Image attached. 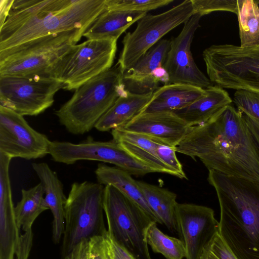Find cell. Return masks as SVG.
<instances>
[{
	"label": "cell",
	"mask_w": 259,
	"mask_h": 259,
	"mask_svg": "<svg viewBox=\"0 0 259 259\" xmlns=\"http://www.w3.org/2000/svg\"><path fill=\"white\" fill-rule=\"evenodd\" d=\"M126 91L122 73L116 64L75 90L72 97L55 113L69 133L83 135L95 127Z\"/></svg>",
	"instance_id": "3957f363"
},
{
	"label": "cell",
	"mask_w": 259,
	"mask_h": 259,
	"mask_svg": "<svg viewBox=\"0 0 259 259\" xmlns=\"http://www.w3.org/2000/svg\"><path fill=\"white\" fill-rule=\"evenodd\" d=\"M177 216L186 250V259H200L203 249L219 230L213 210L203 205L178 203Z\"/></svg>",
	"instance_id": "9a60e30c"
},
{
	"label": "cell",
	"mask_w": 259,
	"mask_h": 259,
	"mask_svg": "<svg viewBox=\"0 0 259 259\" xmlns=\"http://www.w3.org/2000/svg\"><path fill=\"white\" fill-rule=\"evenodd\" d=\"M106 9V0H50L12 35L0 51L48 34L74 29L86 31Z\"/></svg>",
	"instance_id": "277c9868"
},
{
	"label": "cell",
	"mask_w": 259,
	"mask_h": 259,
	"mask_svg": "<svg viewBox=\"0 0 259 259\" xmlns=\"http://www.w3.org/2000/svg\"><path fill=\"white\" fill-rule=\"evenodd\" d=\"M195 14L191 0H186L162 13L146 14L138 22L136 29L128 32L116 64L122 74L155 45L165 34L185 23Z\"/></svg>",
	"instance_id": "30bf717a"
},
{
	"label": "cell",
	"mask_w": 259,
	"mask_h": 259,
	"mask_svg": "<svg viewBox=\"0 0 259 259\" xmlns=\"http://www.w3.org/2000/svg\"><path fill=\"white\" fill-rule=\"evenodd\" d=\"M95 173L98 183L113 186L136 202L154 222L160 224L149 206L138 181L132 175L116 166L104 163L98 165Z\"/></svg>",
	"instance_id": "cb8c5ba5"
},
{
	"label": "cell",
	"mask_w": 259,
	"mask_h": 259,
	"mask_svg": "<svg viewBox=\"0 0 259 259\" xmlns=\"http://www.w3.org/2000/svg\"><path fill=\"white\" fill-rule=\"evenodd\" d=\"M192 127L172 112H142L120 128L154 138L176 148Z\"/></svg>",
	"instance_id": "e0dca14e"
},
{
	"label": "cell",
	"mask_w": 259,
	"mask_h": 259,
	"mask_svg": "<svg viewBox=\"0 0 259 259\" xmlns=\"http://www.w3.org/2000/svg\"><path fill=\"white\" fill-rule=\"evenodd\" d=\"M202 56L211 82L223 89L259 93V42L248 47L214 45Z\"/></svg>",
	"instance_id": "ba28073f"
},
{
	"label": "cell",
	"mask_w": 259,
	"mask_h": 259,
	"mask_svg": "<svg viewBox=\"0 0 259 259\" xmlns=\"http://www.w3.org/2000/svg\"><path fill=\"white\" fill-rule=\"evenodd\" d=\"M64 84L47 76H0V105L22 116H36L50 107Z\"/></svg>",
	"instance_id": "8fae6325"
},
{
	"label": "cell",
	"mask_w": 259,
	"mask_h": 259,
	"mask_svg": "<svg viewBox=\"0 0 259 259\" xmlns=\"http://www.w3.org/2000/svg\"><path fill=\"white\" fill-rule=\"evenodd\" d=\"M156 152L159 158L176 172L178 178L187 179L183 166L176 156L175 148L159 144Z\"/></svg>",
	"instance_id": "836d02e7"
},
{
	"label": "cell",
	"mask_w": 259,
	"mask_h": 259,
	"mask_svg": "<svg viewBox=\"0 0 259 259\" xmlns=\"http://www.w3.org/2000/svg\"><path fill=\"white\" fill-rule=\"evenodd\" d=\"M200 259H238L218 232L205 246Z\"/></svg>",
	"instance_id": "d6a6232c"
},
{
	"label": "cell",
	"mask_w": 259,
	"mask_h": 259,
	"mask_svg": "<svg viewBox=\"0 0 259 259\" xmlns=\"http://www.w3.org/2000/svg\"><path fill=\"white\" fill-rule=\"evenodd\" d=\"M208 171L220 205V235L238 259H259V181Z\"/></svg>",
	"instance_id": "7a4b0ae2"
},
{
	"label": "cell",
	"mask_w": 259,
	"mask_h": 259,
	"mask_svg": "<svg viewBox=\"0 0 259 259\" xmlns=\"http://www.w3.org/2000/svg\"><path fill=\"white\" fill-rule=\"evenodd\" d=\"M106 235L113 259H136L132 254L112 239L109 235L108 232Z\"/></svg>",
	"instance_id": "8d00e7d4"
},
{
	"label": "cell",
	"mask_w": 259,
	"mask_h": 259,
	"mask_svg": "<svg viewBox=\"0 0 259 259\" xmlns=\"http://www.w3.org/2000/svg\"><path fill=\"white\" fill-rule=\"evenodd\" d=\"M49 154L54 161L67 165L79 160L98 161L114 164L136 176L152 172L113 140L96 141L88 137L77 144L51 141Z\"/></svg>",
	"instance_id": "7c38bea8"
},
{
	"label": "cell",
	"mask_w": 259,
	"mask_h": 259,
	"mask_svg": "<svg viewBox=\"0 0 259 259\" xmlns=\"http://www.w3.org/2000/svg\"><path fill=\"white\" fill-rule=\"evenodd\" d=\"M240 46L248 47L259 42V8L253 0H237Z\"/></svg>",
	"instance_id": "83f0119b"
},
{
	"label": "cell",
	"mask_w": 259,
	"mask_h": 259,
	"mask_svg": "<svg viewBox=\"0 0 259 259\" xmlns=\"http://www.w3.org/2000/svg\"><path fill=\"white\" fill-rule=\"evenodd\" d=\"M153 93L139 94L126 91L100 118L95 128L100 132H108L124 126L143 112Z\"/></svg>",
	"instance_id": "44dd1931"
},
{
	"label": "cell",
	"mask_w": 259,
	"mask_h": 259,
	"mask_svg": "<svg viewBox=\"0 0 259 259\" xmlns=\"http://www.w3.org/2000/svg\"><path fill=\"white\" fill-rule=\"evenodd\" d=\"M205 89L186 83H170L159 87L143 112H173L202 96Z\"/></svg>",
	"instance_id": "7402d4cb"
},
{
	"label": "cell",
	"mask_w": 259,
	"mask_h": 259,
	"mask_svg": "<svg viewBox=\"0 0 259 259\" xmlns=\"http://www.w3.org/2000/svg\"><path fill=\"white\" fill-rule=\"evenodd\" d=\"M107 232L103 236L93 237L90 240L91 259H113Z\"/></svg>",
	"instance_id": "e575fe53"
},
{
	"label": "cell",
	"mask_w": 259,
	"mask_h": 259,
	"mask_svg": "<svg viewBox=\"0 0 259 259\" xmlns=\"http://www.w3.org/2000/svg\"><path fill=\"white\" fill-rule=\"evenodd\" d=\"M20 237L11 182L4 181L0 184V259H14Z\"/></svg>",
	"instance_id": "603a6c76"
},
{
	"label": "cell",
	"mask_w": 259,
	"mask_h": 259,
	"mask_svg": "<svg viewBox=\"0 0 259 259\" xmlns=\"http://www.w3.org/2000/svg\"><path fill=\"white\" fill-rule=\"evenodd\" d=\"M117 40L92 39L72 46L48 69L46 75L76 90L81 85L112 67Z\"/></svg>",
	"instance_id": "9c48e42d"
},
{
	"label": "cell",
	"mask_w": 259,
	"mask_h": 259,
	"mask_svg": "<svg viewBox=\"0 0 259 259\" xmlns=\"http://www.w3.org/2000/svg\"><path fill=\"white\" fill-rule=\"evenodd\" d=\"M173 0H106V8L145 12L167 6Z\"/></svg>",
	"instance_id": "4dcf8cb0"
},
{
	"label": "cell",
	"mask_w": 259,
	"mask_h": 259,
	"mask_svg": "<svg viewBox=\"0 0 259 259\" xmlns=\"http://www.w3.org/2000/svg\"><path fill=\"white\" fill-rule=\"evenodd\" d=\"M104 185L84 181L71 186L64 206L65 229L61 246L64 257L84 240L104 235Z\"/></svg>",
	"instance_id": "5b68a950"
},
{
	"label": "cell",
	"mask_w": 259,
	"mask_h": 259,
	"mask_svg": "<svg viewBox=\"0 0 259 259\" xmlns=\"http://www.w3.org/2000/svg\"><path fill=\"white\" fill-rule=\"evenodd\" d=\"M257 4H259V1H255Z\"/></svg>",
	"instance_id": "f35d334b"
},
{
	"label": "cell",
	"mask_w": 259,
	"mask_h": 259,
	"mask_svg": "<svg viewBox=\"0 0 259 259\" xmlns=\"http://www.w3.org/2000/svg\"><path fill=\"white\" fill-rule=\"evenodd\" d=\"M64 259H91L90 241L84 240L81 242Z\"/></svg>",
	"instance_id": "d590c367"
},
{
	"label": "cell",
	"mask_w": 259,
	"mask_h": 259,
	"mask_svg": "<svg viewBox=\"0 0 259 259\" xmlns=\"http://www.w3.org/2000/svg\"><path fill=\"white\" fill-rule=\"evenodd\" d=\"M85 32L74 29L52 33L0 51V76H47L50 67Z\"/></svg>",
	"instance_id": "8992f818"
},
{
	"label": "cell",
	"mask_w": 259,
	"mask_h": 259,
	"mask_svg": "<svg viewBox=\"0 0 259 259\" xmlns=\"http://www.w3.org/2000/svg\"><path fill=\"white\" fill-rule=\"evenodd\" d=\"M103 207L110 237L136 259H151L146 231L155 222L136 202L111 185L104 187Z\"/></svg>",
	"instance_id": "52a82bcc"
},
{
	"label": "cell",
	"mask_w": 259,
	"mask_h": 259,
	"mask_svg": "<svg viewBox=\"0 0 259 259\" xmlns=\"http://www.w3.org/2000/svg\"><path fill=\"white\" fill-rule=\"evenodd\" d=\"M194 12L203 15L215 11H228L237 13V1L191 0Z\"/></svg>",
	"instance_id": "1f68e13d"
},
{
	"label": "cell",
	"mask_w": 259,
	"mask_h": 259,
	"mask_svg": "<svg viewBox=\"0 0 259 259\" xmlns=\"http://www.w3.org/2000/svg\"><path fill=\"white\" fill-rule=\"evenodd\" d=\"M175 150L199 158L208 170L259 181V146L231 104L193 126Z\"/></svg>",
	"instance_id": "6da1fadb"
},
{
	"label": "cell",
	"mask_w": 259,
	"mask_h": 259,
	"mask_svg": "<svg viewBox=\"0 0 259 259\" xmlns=\"http://www.w3.org/2000/svg\"><path fill=\"white\" fill-rule=\"evenodd\" d=\"M138 184L150 208L159 220L172 233L181 237L177 216V195L166 189L146 182Z\"/></svg>",
	"instance_id": "484cf974"
},
{
	"label": "cell",
	"mask_w": 259,
	"mask_h": 259,
	"mask_svg": "<svg viewBox=\"0 0 259 259\" xmlns=\"http://www.w3.org/2000/svg\"><path fill=\"white\" fill-rule=\"evenodd\" d=\"M146 241L153 251L163 255L166 259H183L186 256V250L182 239L163 233L152 222L146 231Z\"/></svg>",
	"instance_id": "f1b7e54d"
},
{
	"label": "cell",
	"mask_w": 259,
	"mask_h": 259,
	"mask_svg": "<svg viewBox=\"0 0 259 259\" xmlns=\"http://www.w3.org/2000/svg\"><path fill=\"white\" fill-rule=\"evenodd\" d=\"M170 46V41H159L122 74L126 91L145 94L154 92L159 82L168 84L167 75L163 67Z\"/></svg>",
	"instance_id": "2e32d148"
},
{
	"label": "cell",
	"mask_w": 259,
	"mask_h": 259,
	"mask_svg": "<svg viewBox=\"0 0 259 259\" xmlns=\"http://www.w3.org/2000/svg\"><path fill=\"white\" fill-rule=\"evenodd\" d=\"M201 17L199 14H194L184 23L179 34L170 41L163 66L168 84L186 83L203 89L211 85L209 79L197 67L191 52V43L195 32L200 27Z\"/></svg>",
	"instance_id": "5bb4252c"
},
{
	"label": "cell",
	"mask_w": 259,
	"mask_h": 259,
	"mask_svg": "<svg viewBox=\"0 0 259 259\" xmlns=\"http://www.w3.org/2000/svg\"><path fill=\"white\" fill-rule=\"evenodd\" d=\"M32 167L37 175L45 191V198L53 217V239L58 243L65 229L64 206L67 199L63 186L56 172L46 162H33Z\"/></svg>",
	"instance_id": "d6986e66"
},
{
	"label": "cell",
	"mask_w": 259,
	"mask_h": 259,
	"mask_svg": "<svg viewBox=\"0 0 259 259\" xmlns=\"http://www.w3.org/2000/svg\"><path fill=\"white\" fill-rule=\"evenodd\" d=\"M14 0L0 1V28L7 20Z\"/></svg>",
	"instance_id": "74e56055"
},
{
	"label": "cell",
	"mask_w": 259,
	"mask_h": 259,
	"mask_svg": "<svg viewBox=\"0 0 259 259\" xmlns=\"http://www.w3.org/2000/svg\"><path fill=\"white\" fill-rule=\"evenodd\" d=\"M232 99L224 89L210 85L204 94L189 105L173 111L190 126L205 123L225 107L231 105Z\"/></svg>",
	"instance_id": "ffe728a7"
},
{
	"label": "cell",
	"mask_w": 259,
	"mask_h": 259,
	"mask_svg": "<svg viewBox=\"0 0 259 259\" xmlns=\"http://www.w3.org/2000/svg\"><path fill=\"white\" fill-rule=\"evenodd\" d=\"M147 13L106 9L83 33L88 39L117 40L130 26Z\"/></svg>",
	"instance_id": "d4e9b609"
},
{
	"label": "cell",
	"mask_w": 259,
	"mask_h": 259,
	"mask_svg": "<svg viewBox=\"0 0 259 259\" xmlns=\"http://www.w3.org/2000/svg\"><path fill=\"white\" fill-rule=\"evenodd\" d=\"M21 193V199L15 207L16 220L19 229L22 228L25 233H30L36 219L49 208L41 183L30 189H22Z\"/></svg>",
	"instance_id": "4316f807"
},
{
	"label": "cell",
	"mask_w": 259,
	"mask_h": 259,
	"mask_svg": "<svg viewBox=\"0 0 259 259\" xmlns=\"http://www.w3.org/2000/svg\"><path fill=\"white\" fill-rule=\"evenodd\" d=\"M232 101L259 146V93L236 90Z\"/></svg>",
	"instance_id": "f546056e"
},
{
	"label": "cell",
	"mask_w": 259,
	"mask_h": 259,
	"mask_svg": "<svg viewBox=\"0 0 259 259\" xmlns=\"http://www.w3.org/2000/svg\"><path fill=\"white\" fill-rule=\"evenodd\" d=\"M111 135L113 141L153 172L164 173L177 177L176 172L157 155V146L163 144L159 140L121 128L112 130Z\"/></svg>",
	"instance_id": "ac0fdd59"
},
{
	"label": "cell",
	"mask_w": 259,
	"mask_h": 259,
	"mask_svg": "<svg viewBox=\"0 0 259 259\" xmlns=\"http://www.w3.org/2000/svg\"><path fill=\"white\" fill-rule=\"evenodd\" d=\"M50 142L23 116L0 105V152L12 158H40L49 154Z\"/></svg>",
	"instance_id": "4fadbf2b"
}]
</instances>
